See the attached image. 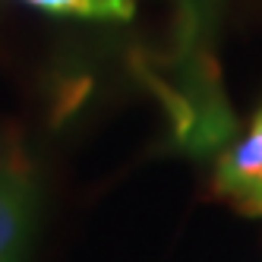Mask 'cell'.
Wrapping results in <instances>:
<instances>
[{
    "label": "cell",
    "instance_id": "cell-4",
    "mask_svg": "<svg viewBox=\"0 0 262 262\" xmlns=\"http://www.w3.org/2000/svg\"><path fill=\"white\" fill-rule=\"evenodd\" d=\"M19 4L48 16L82 23H126L136 16V0H19Z\"/></svg>",
    "mask_w": 262,
    "mask_h": 262
},
{
    "label": "cell",
    "instance_id": "cell-3",
    "mask_svg": "<svg viewBox=\"0 0 262 262\" xmlns=\"http://www.w3.org/2000/svg\"><path fill=\"white\" fill-rule=\"evenodd\" d=\"M212 186L231 209L262 215V107L240 136H231L221 145Z\"/></svg>",
    "mask_w": 262,
    "mask_h": 262
},
{
    "label": "cell",
    "instance_id": "cell-1",
    "mask_svg": "<svg viewBox=\"0 0 262 262\" xmlns=\"http://www.w3.org/2000/svg\"><path fill=\"white\" fill-rule=\"evenodd\" d=\"M228 0H174V48H171V95L177 107L180 139L196 148L224 145L234 133L218 73V35Z\"/></svg>",
    "mask_w": 262,
    "mask_h": 262
},
{
    "label": "cell",
    "instance_id": "cell-2",
    "mask_svg": "<svg viewBox=\"0 0 262 262\" xmlns=\"http://www.w3.org/2000/svg\"><path fill=\"white\" fill-rule=\"evenodd\" d=\"M38 224V183L19 152H0V262H26Z\"/></svg>",
    "mask_w": 262,
    "mask_h": 262
}]
</instances>
